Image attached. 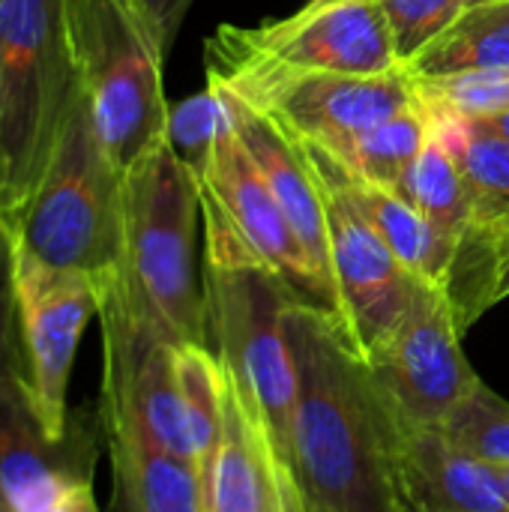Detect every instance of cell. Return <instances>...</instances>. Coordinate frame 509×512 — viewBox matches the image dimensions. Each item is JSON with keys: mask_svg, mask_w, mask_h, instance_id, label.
Masks as SVG:
<instances>
[{"mask_svg": "<svg viewBox=\"0 0 509 512\" xmlns=\"http://www.w3.org/2000/svg\"><path fill=\"white\" fill-rule=\"evenodd\" d=\"M198 189L225 213L243 243L306 303L321 306L339 318V303L330 288L315 273L297 231L273 198L270 186L258 174L246 147L240 144L234 123H228L207 159V165L195 174ZM342 321V318H339Z\"/></svg>", "mask_w": 509, "mask_h": 512, "instance_id": "7c38bea8", "label": "cell"}, {"mask_svg": "<svg viewBox=\"0 0 509 512\" xmlns=\"http://www.w3.org/2000/svg\"><path fill=\"white\" fill-rule=\"evenodd\" d=\"M492 471H495V477H498L501 489L507 492V498H509V468H492Z\"/></svg>", "mask_w": 509, "mask_h": 512, "instance_id": "d6a6232c", "label": "cell"}, {"mask_svg": "<svg viewBox=\"0 0 509 512\" xmlns=\"http://www.w3.org/2000/svg\"><path fill=\"white\" fill-rule=\"evenodd\" d=\"M279 489H282V507H285V512H327L321 510V507H312V504L303 501L294 474H291L288 468H282V465H279Z\"/></svg>", "mask_w": 509, "mask_h": 512, "instance_id": "f1b7e54d", "label": "cell"}, {"mask_svg": "<svg viewBox=\"0 0 509 512\" xmlns=\"http://www.w3.org/2000/svg\"><path fill=\"white\" fill-rule=\"evenodd\" d=\"M444 435L492 468H509V402L483 381L441 426Z\"/></svg>", "mask_w": 509, "mask_h": 512, "instance_id": "603a6c76", "label": "cell"}, {"mask_svg": "<svg viewBox=\"0 0 509 512\" xmlns=\"http://www.w3.org/2000/svg\"><path fill=\"white\" fill-rule=\"evenodd\" d=\"M9 222L15 243L45 264L87 273L99 285L117 273L123 171L99 135L81 81L30 201Z\"/></svg>", "mask_w": 509, "mask_h": 512, "instance_id": "277c9868", "label": "cell"}, {"mask_svg": "<svg viewBox=\"0 0 509 512\" xmlns=\"http://www.w3.org/2000/svg\"><path fill=\"white\" fill-rule=\"evenodd\" d=\"M201 219L210 348L267 438L276 462L291 471L297 360L288 315L300 297L243 243L204 192Z\"/></svg>", "mask_w": 509, "mask_h": 512, "instance_id": "7a4b0ae2", "label": "cell"}, {"mask_svg": "<svg viewBox=\"0 0 509 512\" xmlns=\"http://www.w3.org/2000/svg\"><path fill=\"white\" fill-rule=\"evenodd\" d=\"M12 291L18 315L21 375L30 402L54 438L69 435L66 390L75 351L90 318L99 315L102 285L78 270L39 261L15 243Z\"/></svg>", "mask_w": 509, "mask_h": 512, "instance_id": "30bf717a", "label": "cell"}, {"mask_svg": "<svg viewBox=\"0 0 509 512\" xmlns=\"http://www.w3.org/2000/svg\"><path fill=\"white\" fill-rule=\"evenodd\" d=\"M399 477L408 512H509L492 465L453 444L444 429L399 423Z\"/></svg>", "mask_w": 509, "mask_h": 512, "instance_id": "9a60e30c", "label": "cell"}, {"mask_svg": "<svg viewBox=\"0 0 509 512\" xmlns=\"http://www.w3.org/2000/svg\"><path fill=\"white\" fill-rule=\"evenodd\" d=\"M207 81L219 87L240 144L246 147V153L255 162L258 174L270 186V192L279 201L282 213L288 216L291 228L297 231V237H300V243H303L315 273L321 276V282L336 297V282H333V267H330V237H327L324 198L318 192V183H315V174H312V165H309L303 147L276 120H270L267 114H261L249 102H243L222 81H216L210 75H207ZM336 303H339V297H336Z\"/></svg>", "mask_w": 509, "mask_h": 512, "instance_id": "5bb4252c", "label": "cell"}, {"mask_svg": "<svg viewBox=\"0 0 509 512\" xmlns=\"http://www.w3.org/2000/svg\"><path fill=\"white\" fill-rule=\"evenodd\" d=\"M509 297V243L498 252L495 270H492V282H489V309L501 300Z\"/></svg>", "mask_w": 509, "mask_h": 512, "instance_id": "f546056e", "label": "cell"}, {"mask_svg": "<svg viewBox=\"0 0 509 512\" xmlns=\"http://www.w3.org/2000/svg\"><path fill=\"white\" fill-rule=\"evenodd\" d=\"M378 3L387 15L393 48L402 66H408L465 9V0H378Z\"/></svg>", "mask_w": 509, "mask_h": 512, "instance_id": "484cf974", "label": "cell"}, {"mask_svg": "<svg viewBox=\"0 0 509 512\" xmlns=\"http://www.w3.org/2000/svg\"><path fill=\"white\" fill-rule=\"evenodd\" d=\"M426 141H429V111L420 99L417 105H411V108L393 114L390 120L372 126L369 132L357 135L336 156L360 180L402 195L405 180H408L411 168L417 165Z\"/></svg>", "mask_w": 509, "mask_h": 512, "instance_id": "ffe728a7", "label": "cell"}, {"mask_svg": "<svg viewBox=\"0 0 509 512\" xmlns=\"http://www.w3.org/2000/svg\"><path fill=\"white\" fill-rule=\"evenodd\" d=\"M414 84L426 105L468 120H486L509 108V72H465Z\"/></svg>", "mask_w": 509, "mask_h": 512, "instance_id": "d4e9b609", "label": "cell"}, {"mask_svg": "<svg viewBox=\"0 0 509 512\" xmlns=\"http://www.w3.org/2000/svg\"><path fill=\"white\" fill-rule=\"evenodd\" d=\"M75 87L66 0H0V213L6 219L30 201Z\"/></svg>", "mask_w": 509, "mask_h": 512, "instance_id": "5b68a950", "label": "cell"}, {"mask_svg": "<svg viewBox=\"0 0 509 512\" xmlns=\"http://www.w3.org/2000/svg\"><path fill=\"white\" fill-rule=\"evenodd\" d=\"M297 360L291 474L327 512H408L399 477V420L345 324L306 300L288 315Z\"/></svg>", "mask_w": 509, "mask_h": 512, "instance_id": "6da1fadb", "label": "cell"}, {"mask_svg": "<svg viewBox=\"0 0 509 512\" xmlns=\"http://www.w3.org/2000/svg\"><path fill=\"white\" fill-rule=\"evenodd\" d=\"M474 3H489V0H465V6H474Z\"/></svg>", "mask_w": 509, "mask_h": 512, "instance_id": "e575fe53", "label": "cell"}, {"mask_svg": "<svg viewBox=\"0 0 509 512\" xmlns=\"http://www.w3.org/2000/svg\"><path fill=\"white\" fill-rule=\"evenodd\" d=\"M351 183H354L357 201L363 204V210L369 213L372 225L381 231L387 246L396 252V258L417 279H426V282L447 288L453 264H450L447 252L441 249V243L435 240L426 219L402 195H396L390 189L372 186V183L360 180L357 174H351Z\"/></svg>", "mask_w": 509, "mask_h": 512, "instance_id": "44dd1931", "label": "cell"}, {"mask_svg": "<svg viewBox=\"0 0 509 512\" xmlns=\"http://www.w3.org/2000/svg\"><path fill=\"white\" fill-rule=\"evenodd\" d=\"M66 27L99 135L126 174L168 141L165 48L129 0H66Z\"/></svg>", "mask_w": 509, "mask_h": 512, "instance_id": "52a82bcc", "label": "cell"}, {"mask_svg": "<svg viewBox=\"0 0 509 512\" xmlns=\"http://www.w3.org/2000/svg\"><path fill=\"white\" fill-rule=\"evenodd\" d=\"M111 456V512H204L195 462L156 447L129 426H105Z\"/></svg>", "mask_w": 509, "mask_h": 512, "instance_id": "e0dca14e", "label": "cell"}, {"mask_svg": "<svg viewBox=\"0 0 509 512\" xmlns=\"http://www.w3.org/2000/svg\"><path fill=\"white\" fill-rule=\"evenodd\" d=\"M0 512H15V510H12V504H9V501L3 498V492H0Z\"/></svg>", "mask_w": 509, "mask_h": 512, "instance_id": "836d02e7", "label": "cell"}, {"mask_svg": "<svg viewBox=\"0 0 509 512\" xmlns=\"http://www.w3.org/2000/svg\"><path fill=\"white\" fill-rule=\"evenodd\" d=\"M12 249H15L12 222L0 213V372L21 357L15 291H12Z\"/></svg>", "mask_w": 509, "mask_h": 512, "instance_id": "4316f807", "label": "cell"}, {"mask_svg": "<svg viewBox=\"0 0 509 512\" xmlns=\"http://www.w3.org/2000/svg\"><path fill=\"white\" fill-rule=\"evenodd\" d=\"M228 123H231L228 105H225L219 87L207 81V87L201 93L171 105V111H168V144L192 168V174H198L207 165L213 144Z\"/></svg>", "mask_w": 509, "mask_h": 512, "instance_id": "cb8c5ba5", "label": "cell"}, {"mask_svg": "<svg viewBox=\"0 0 509 512\" xmlns=\"http://www.w3.org/2000/svg\"><path fill=\"white\" fill-rule=\"evenodd\" d=\"M177 384L186 411L189 441L195 453V465L204 474L213 459L219 429H222V405H225V369L213 348L207 345H177L174 348Z\"/></svg>", "mask_w": 509, "mask_h": 512, "instance_id": "7402d4cb", "label": "cell"}, {"mask_svg": "<svg viewBox=\"0 0 509 512\" xmlns=\"http://www.w3.org/2000/svg\"><path fill=\"white\" fill-rule=\"evenodd\" d=\"M225 27L243 48L291 69L381 75L402 66L378 0H309L279 21Z\"/></svg>", "mask_w": 509, "mask_h": 512, "instance_id": "8fae6325", "label": "cell"}, {"mask_svg": "<svg viewBox=\"0 0 509 512\" xmlns=\"http://www.w3.org/2000/svg\"><path fill=\"white\" fill-rule=\"evenodd\" d=\"M201 480L204 512H285L279 462L228 375L219 441Z\"/></svg>", "mask_w": 509, "mask_h": 512, "instance_id": "2e32d148", "label": "cell"}, {"mask_svg": "<svg viewBox=\"0 0 509 512\" xmlns=\"http://www.w3.org/2000/svg\"><path fill=\"white\" fill-rule=\"evenodd\" d=\"M198 216V180L165 141L123 174V258L102 291L171 345L210 348L204 270L195 249Z\"/></svg>", "mask_w": 509, "mask_h": 512, "instance_id": "3957f363", "label": "cell"}, {"mask_svg": "<svg viewBox=\"0 0 509 512\" xmlns=\"http://www.w3.org/2000/svg\"><path fill=\"white\" fill-rule=\"evenodd\" d=\"M297 144L303 147L324 198L339 318L357 351L369 360L402 321L420 279L396 258L381 231L372 225L354 195L348 165L321 144Z\"/></svg>", "mask_w": 509, "mask_h": 512, "instance_id": "ba28073f", "label": "cell"}, {"mask_svg": "<svg viewBox=\"0 0 509 512\" xmlns=\"http://www.w3.org/2000/svg\"><path fill=\"white\" fill-rule=\"evenodd\" d=\"M405 69L414 81L465 72H509V0L465 6Z\"/></svg>", "mask_w": 509, "mask_h": 512, "instance_id": "ac0fdd59", "label": "cell"}, {"mask_svg": "<svg viewBox=\"0 0 509 512\" xmlns=\"http://www.w3.org/2000/svg\"><path fill=\"white\" fill-rule=\"evenodd\" d=\"M462 333L450 294L420 279L402 321L366 360L402 426L441 429L480 381L462 351Z\"/></svg>", "mask_w": 509, "mask_h": 512, "instance_id": "9c48e42d", "label": "cell"}, {"mask_svg": "<svg viewBox=\"0 0 509 512\" xmlns=\"http://www.w3.org/2000/svg\"><path fill=\"white\" fill-rule=\"evenodd\" d=\"M402 198L426 219L435 240L447 252L450 264H456L459 249L471 234V201L459 162L447 147V141L432 126V117H429V141L405 180Z\"/></svg>", "mask_w": 509, "mask_h": 512, "instance_id": "d6986e66", "label": "cell"}, {"mask_svg": "<svg viewBox=\"0 0 509 512\" xmlns=\"http://www.w3.org/2000/svg\"><path fill=\"white\" fill-rule=\"evenodd\" d=\"M282 510H285V507H282Z\"/></svg>", "mask_w": 509, "mask_h": 512, "instance_id": "d590c367", "label": "cell"}, {"mask_svg": "<svg viewBox=\"0 0 509 512\" xmlns=\"http://www.w3.org/2000/svg\"><path fill=\"white\" fill-rule=\"evenodd\" d=\"M69 512H99L96 501H93V489H90V483H87V486H81V489L75 492V498H72V510Z\"/></svg>", "mask_w": 509, "mask_h": 512, "instance_id": "4dcf8cb0", "label": "cell"}, {"mask_svg": "<svg viewBox=\"0 0 509 512\" xmlns=\"http://www.w3.org/2000/svg\"><path fill=\"white\" fill-rule=\"evenodd\" d=\"M129 3L138 9V15L147 21V27L153 30V36L159 39V45L168 54L192 0H129Z\"/></svg>", "mask_w": 509, "mask_h": 512, "instance_id": "83f0119b", "label": "cell"}, {"mask_svg": "<svg viewBox=\"0 0 509 512\" xmlns=\"http://www.w3.org/2000/svg\"><path fill=\"white\" fill-rule=\"evenodd\" d=\"M207 75L276 120L291 138L330 153L420 102L405 66L381 75L291 69L243 48L225 24L207 39Z\"/></svg>", "mask_w": 509, "mask_h": 512, "instance_id": "8992f818", "label": "cell"}, {"mask_svg": "<svg viewBox=\"0 0 509 512\" xmlns=\"http://www.w3.org/2000/svg\"><path fill=\"white\" fill-rule=\"evenodd\" d=\"M90 444V441H87ZM81 435L54 438L39 420L21 357L0 372V492L15 512H69L90 483V453Z\"/></svg>", "mask_w": 509, "mask_h": 512, "instance_id": "4fadbf2b", "label": "cell"}, {"mask_svg": "<svg viewBox=\"0 0 509 512\" xmlns=\"http://www.w3.org/2000/svg\"><path fill=\"white\" fill-rule=\"evenodd\" d=\"M486 129H492L495 135H501V138H507L509 141V108L507 111H501V114H495V117H486V120H480Z\"/></svg>", "mask_w": 509, "mask_h": 512, "instance_id": "1f68e13d", "label": "cell"}]
</instances>
